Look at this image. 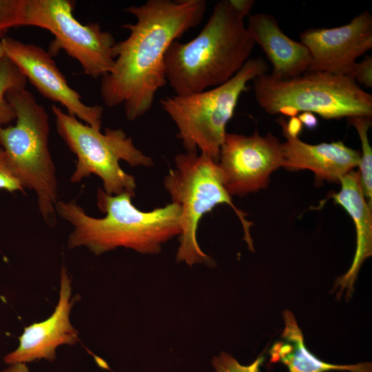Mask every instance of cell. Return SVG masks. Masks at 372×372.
I'll list each match as a JSON object with an SVG mask.
<instances>
[{"label":"cell","mask_w":372,"mask_h":372,"mask_svg":"<svg viewBox=\"0 0 372 372\" xmlns=\"http://www.w3.org/2000/svg\"><path fill=\"white\" fill-rule=\"evenodd\" d=\"M252 81L257 103L269 114L291 108L325 119L372 117V95L348 75L307 71L293 78L278 79L265 73Z\"/></svg>","instance_id":"obj_7"},{"label":"cell","mask_w":372,"mask_h":372,"mask_svg":"<svg viewBox=\"0 0 372 372\" xmlns=\"http://www.w3.org/2000/svg\"><path fill=\"white\" fill-rule=\"evenodd\" d=\"M277 122L286 138L281 143L285 168L307 169L313 171L320 180L340 182L342 177L359 166L361 152L345 145L342 141L308 144L287 133V121L282 116Z\"/></svg>","instance_id":"obj_14"},{"label":"cell","mask_w":372,"mask_h":372,"mask_svg":"<svg viewBox=\"0 0 372 372\" xmlns=\"http://www.w3.org/2000/svg\"><path fill=\"white\" fill-rule=\"evenodd\" d=\"M205 0H148L124 10L136 18L122 28L128 36L116 42L112 70L101 77L104 104L123 105L128 121L147 114L157 91L167 83L165 56L170 45L202 21Z\"/></svg>","instance_id":"obj_1"},{"label":"cell","mask_w":372,"mask_h":372,"mask_svg":"<svg viewBox=\"0 0 372 372\" xmlns=\"http://www.w3.org/2000/svg\"><path fill=\"white\" fill-rule=\"evenodd\" d=\"M16 112V123L0 127V146L10 170L25 189L34 191L45 224H56L59 183L49 149V116L43 105L25 88L6 94Z\"/></svg>","instance_id":"obj_4"},{"label":"cell","mask_w":372,"mask_h":372,"mask_svg":"<svg viewBox=\"0 0 372 372\" xmlns=\"http://www.w3.org/2000/svg\"><path fill=\"white\" fill-rule=\"evenodd\" d=\"M247 29L271 63L272 77L287 79L307 72L311 61L309 50L300 41L285 34L272 14H250Z\"/></svg>","instance_id":"obj_15"},{"label":"cell","mask_w":372,"mask_h":372,"mask_svg":"<svg viewBox=\"0 0 372 372\" xmlns=\"http://www.w3.org/2000/svg\"><path fill=\"white\" fill-rule=\"evenodd\" d=\"M349 124L358 132L361 145V160L359 165L360 176L364 197L371 207L372 204V150L368 138V132L371 126V117L358 116L347 118Z\"/></svg>","instance_id":"obj_19"},{"label":"cell","mask_w":372,"mask_h":372,"mask_svg":"<svg viewBox=\"0 0 372 372\" xmlns=\"http://www.w3.org/2000/svg\"><path fill=\"white\" fill-rule=\"evenodd\" d=\"M134 195L123 192L109 195L103 189L96 192V205L105 214L89 216L74 200H58L56 215L73 227L68 239L69 249L85 247L95 255L118 247L141 254L160 252L162 245L179 236L180 208L175 203L143 211L132 202Z\"/></svg>","instance_id":"obj_2"},{"label":"cell","mask_w":372,"mask_h":372,"mask_svg":"<svg viewBox=\"0 0 372 372\" xmlns=\"http://www.w3.org/2000/svg\"><path fill=\"white\" fill-rule=\"evenodd\" d=\"M218 165L229 194L244 196L265 188L270 174L283 167L281 143L271 132L265 136L258 130L250 136L227 132Z\"/></svg>","instance_id":"obj_10"},{"label":"cell","mask_w":372,"mask_h":372,"mask_svg":"<svg viewBox=\"0 0 372 372\" xmlns=\"http://www.w3.org/2000/svg\"><path fill=\"white\" fill-rule=\"evenodd\" d=\"M74 5L70 0H25L23 25L43 28L54 35L49 48L52 56L62 50L87 75L103 77L114 65L116 41L99 23L79 22L73 16Z\"/></svg>","instance_id":"obj_9"},{"label":"cell","mask_w":372,"mask_h":372,"mask_svg":"<svg viewBox=\"0 0 372 372\" xmlns=\"http://www.w3.org/2000/svg\"><path fill=\"white\" fill-rule=\"evenodd\" d=\"M234 8L244 17H249L255 3L254 0H229Z\"/></svg>","instance_id":"obj_24"},{"label":"cell","mask_w":372,"mask_h":372,"mask_svg":"<svg viewBox=\"0 0 372 372\" xmlns=\"http://www.w3.org/2000/svg\"><path fill=\"white\" fill-rule=\"evenodd\" d=\"M174 165L165 177L163 183L172 203L180 208V245L176 260L189 266L198 263L214 265V261L200 248L196 233L203 216L223 203L234 210L242 225L244 239L249 249L254 251L250 234L253 223L247 220V214L232 203L231 196L223 185L218 163L203 153L185 152L175 156Z\"/></svg>","instance_id":"obj_5"},{"label":"cell","mask_w":372,"mask_h":372,"mask_svg":"<svg viewBox=\"0 0 372 372\" xmlns=\"http://www.w3.org/2000/svg\"><path fill=\"white\" fill-rule=\"evenodd\" d=\"M358 84L372 87V56H366L360 62H355L347 74Z\"/></svg>","instance_id":"obj_23"},{"label":"cell","mask_w":372,"mask_h":372,"mask_svg":"<svg viewBox=\"0 0 372 372\" xmlns=\"http://www.w3.org/2000/svg\"><path fill=\"white\" fill-rule=\"evenodd\" d=\"M244 19L229 0L220 1L195 38L170 45L165 56V73L175 94L218 86L240 71L255 45Z\"/></svg>","instance_id":"obj_3"},{"label":"cell","mask_w":372,"mask_h":372,"mask_svg":"<svg viewBox=\"0 0 372 372\" xmlns=\"http://www.w3.org/2000/svg\"><path fill=\"white\" fill-rule=\"evenodd\" d=\"M27 79L6 56L0 63V127L10 125L16 120V112L6 98L14 89L25 88Z\"/></svg>","instance_id":"obj_18"},{"label":"cell","mask_w":372,"mask_h":372,"mask_svg":"<svg viewBox=\"0 0 372 372\" xmlns=\"http://www.w3.org/2000/svg\"><path fill=\"white\" fill-rule=\"evenodd\" d=\"M302 125L308 129H314L318 125V121L314 114L309 112H303L298 117Z\"/></svg>","instance_id":"obj_26"},{"label":"cell","mask_w":372,"mask_h":372,"mask_svg":"<svg viewBox=\"0 0 372 372\" xmlns=\"http://www.w3.org/2000/svg\"><path fill=\"white\" fill-rule=\"evenodd\" d=\"M285 127L290 136L298 138V135L302 130L303 125L297 116H293L291 117L288 122H286Z\"/></svg>","instance_id":"obj_25"},{"label":"cell","mask_w":372,"mask_h":372,"mask_svg":"<svg viewBox=\"0 0 372 372\" xmlns=\"http://www.w3.org/2000/svg\"><path fill=\"white\" fill-rule=\"evenodd\" d=\"M25 0H0V37L14 27L23 25Z\"/></svg>","instance_id":"obj_20"},{"label":"cell","mask_w":372,"mask_h":372,"mask_svg":"<svg viewBox=\"0 0 372 372\" xmlns=\"http://www.w3.org/2000/svg\"><path fill=\"white\" fill-rule=\"evenodd\" d=\"M283 318L285 328L281 335L282 340L274 343L269 351L272 362H282L288 367L289 372H371V364L369 362L339 365L322 361L307 350L303 334L293 314L285 311Z\"/></svg>","instance_id":"obj_17"},{"label":"cell","mask_w":372,"mask_h":372,"mask_svg":"<svg viewBox=\"0 0 372 372\" xmlns=\"http://www.w3.org/2000/svg\"><path fill=\"white\" fill-rule=\"evenodd\" d=\"M300 39L311 56L307 71L347 75L356 59L372 48V16L364 10L339 27L307 29Z\"/></svg>","instance_id":"obj_12"},{"label":"cell","mask_w":372,"mask_h":372,"mask_svg":"<svg viewBox=\"0 0 372 372\" xmlns=\"http://www.w3.org/2000/svg\"><path fill=\"white\" fill-rule=\"evenodd\" d=\"M71 279L66 268L61 271L59 299L52 314L45 320L25 327L19 337V344L3 358L7 364L56 359V349L63 344L73 345L79 340L78 331L70 322V316L74 304L71 300Z\"/></svg>","instance_id":"obj_13"},{"label":"cell","mask_w":372,"mask_h":372,"mask_svg":"<svg viewBox=\"0 0 372 372\" xmlns=\"http://www.w3.org/2000/svg\"><path fill=\"white\" fill-rule=\"evenodd\" d=\"M268 70L262 57L249 59L236 74L218 86L161 99V108L176 124L177 137L186 152L200 150L218 163L226 125L240 95L249 90V81Z\"/></svg>","instance_id":"obj_6"},{"label":"cell","mask_w":372,"mask_h":372,"mask_svg":"<svg viewBox=\"0 0 372 372\" xmlns=\"http://www.w3.org/2000/svg\"><path fill=\"white\" fill-rule=\"evenodd\" d=\"M52 111L58 134L76 157L70 181L77 183L94 174L102 180L106 194L135 196V178L123 170L120 161L132 167H149L154 161L134 145L132 137L120 128L106 127L102 133L55 105Z\"/></svg>","instance_id":"obj_8"},{"label":"cell","mask_w":372,"mask_h":372,"mask_svg":"<svg viewBox=\"0 0 372 372\" xmlns=\"http://www.w3.org/2000/svg\"><path fill=\"white\" fill-rule=\"evenodd\" d=\"M5 57H6L5 51H4L2 43L0 41V63Z\"/></svg>","instance_id":"obj_28"},{"label":"cell","mask_w":372,"mask_h":372,"mask_svg":"<svg viewBox=\"0 0 372 372\" xmlns=\"http://www.w3.org/2000/svg\"><path fill=\"white\" fill-rule=\"evenodd\" d=\"M1 372H29V369L26 364L17 363L10 364L9 367Z\"/></svg>","instance_id":"obj_27"},{"label":"cell","mask_w":372,"mask_h":372,"mask_svg":"<svg viewBox=\"0 0 372 372\" xmlns=\"http://www.w3.org/2000/svg\"><path fill=\"white\" fill-rule=\"evenodd\" d=\"M340 183V191L333 194L332 197L353 218L357 245L352 265L349 271L338 280L336 286L340 287V293L346 289L347 296L350 297L360 266L372 254V212L362 191L359 172H349L342 177Z\"/></svg>","instance_id":"obj_16"},{"label":"cell","mask_w":372,"mask_h":372,"mask_svg":"<svg viewBox=\"0 0 372 372\" xmlns=\"http://www.w3.org/2000/svg\"><path fill=\"white\" fill-rule=\"evenodd\" d=\"M264 361L263 356H259L251 364H240L230 354L222 352L218 357H214L212 365L215 372H260V367Z\"/></svg>","instance_id":"obj_21"},{"label":"cell","mask_w":372,"mask_h":372,"mask_svg":"<svg viewBox=\"0 0 372 372\" xmlns=\"http://www.w3.org/2000/svg\"><path fill=\"white\" fill-rule=\"evenodd\" d=\"M6 56L10 59L45 98L60 103L67 113L91 127L101 130L103 107L87 105L68 84L49 52L10 37L1 39Z\"/></svg>","instance_id":"obj_11"},{"label":"cell","mask_w":372,"mask_h":372,"mask_svg":"<svg viewBox=\"0 0 372 372\" xmlns=\"http://www.w3.org/2000/svg\"><path fill=\"white\" fill-rule=\"evenodd\" d=\"M0 189L14 193L24 192V189L12 174L9 167L6 155L0 146Z\"/></svg>","instance_id":"obj_22"}]
</instances>
